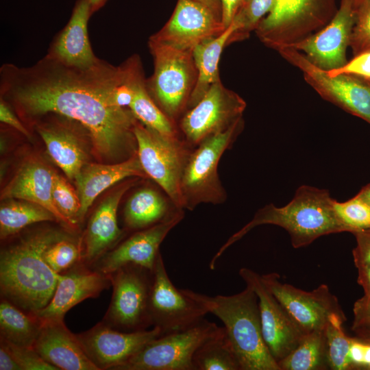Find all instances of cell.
Masks as SVG:
<instances>
[{
	"label": "cell",
	"instance_id": "obj_1",
	"mask_svg": "<svg viewBox=\"0 0 370 370\" xmlns=\"http://www.w3.org/2000/svg\"><path fill=\"white\" fill-rule=\"evenodd\" d=\"M122 82L121 65L101 59L82 69L45 56L29 67L8 63L0 69L1 98L20 119L33 125L53 113L76 121L88 131L97 155L110 161H123L137 153L138 120L115 102Z\"/></svg>",
	"mask_w": 370,
	"mask_h": 370
},
{
	"label": "cell",
	"instance_id": "obj_2",
	"mask_svg": "<svg viewBox=\"0 0 370 370\" xmlns=\"http://www.w3.org/2000/svg\"><path fill=\"white\" fill-rule=\"evenodd\" d=\"M73 232L47 226L28 231L0 251L1 297L35 314L45 308L55 291L59 274L44 258L49 245Z\"/></svg>",
	"mask_w": 370,
	"mask_h": 370
},
{
	"label": "cell",
	"instance_id": "obj_3",
	"mask_svg": "<svg viewBox=\"0 0 370 370\" xmlns=\"http://www.w3.org/2000/svg\"><path fill=\"white\" fill-rule=\"evenodd\" d=\"M334 201L328 190L300 186L286 206L277 207L269 204L259 209L247 224L220 247L210 262V269H214L216 262L229 247L261 225L284 228L296 249L307 246L322 236L346 232L335 214Z\"/></svg>",
	"mask_w": 370,
	"mask_h": 370
},
{
	"label": "cell",
	"instance_id": "obj_4",
	"mask_svg": "<svg viewBox=\"0 0 370 370\" xmlns=\"http://www.w3.org/2000/svg\"><path fill=\"white\" fill-rule=\"evenodd\" d=\"M183 291L223 323L241 370H280L264 342L258 298L251 288L232 295Z\"/></svg>",
	"mask_w": 370,
	"mask_h": 370
},
{
	"label": "cell",
	"instance_id": "obj_5",
	"mask_svg": "<svg viewBox=\"0 0 370 370\" xmlns=\"http://www.w3.org/2000/svg\"><path fill=\"white\" fill-rule=\"evenodd\" d=\"M153 59V75L146 79L147 90L162 112L175 124L188 110L197 82L193 52L149 40Z\"/></svg>",
	"mask_w": 370,
	"mask_h": 370
},
{
	"label": "cell",
	"instance_id": "obj_6",
	"mask_svg": "<svg viewBox=\"0 0 370 370\" xmlns=\"http://www.w3.org/2000/svg\"><path fill=\"white\" fill-rule=\"evenodd\" d=\"M243 127L242 117L225 131L207 137L191 150L181 182L183 209L191 210L200 204H220L225 201L227 195L219 177L218 165Z\"/></svg>",
	"mask_w": 370,
	"mask_h": 370
},
{
	"label": "cell",
	"instance_id": "obj_7",
	"mask_svg": "<svg viewBox=\"0 0 370 370\" xmlns=\"http://www.w3.org/2000/svg\"><path fill=\"white\" fill-rule=\"evenodd\" d=\"M336 11L335 0H276L255 32L263 44L277 51L318 32Z\"/></svg>",
	"mask_w": 370,
	"mask_h": 370
},
{
	"label": "cell",
	"instance_id": "obj_8",
	"mask_svg": "<svg viewBox=\"0 0 370 370\" xmlns=\"http://www.w3.org/2000/svg\"><path fill=\"white\" fill-rule=\"evenodd\" d=\"M137 155L147 176L183 209L181 182L192 147L180 136L162 134L138 121L134 127Z\"/></svg>",
	"mask_w": 370,
	"mask_h": 370
},
{
	"label": "cell",
	"instance_id": "obj_9",
	"mask_svg": "<svg viewBox=\"0 0 370 370\" xmlns=\"http://www.w3.org/2000/svg\"><path fill=\"white\" fill-rule=\"evenodd\" d=\"M108 275L113 291L102 321L126 332L145 330L152 326L149 297L153 271L129 264Z\"/></svg>",
	"mask_w": 370,
	"mask_h": 370
},
{
	"label": "cell",
	"instance_id": "obj_10",
	"mask_svg": "<svg viewBox=\"0 0 370 370\" xmlns=\"http://www.w3.org/2000/svg\"><path fill=\"white\" fill-rule=\"evenodd\" d=\"M219 328L204 319L188 329L161 335L114 370H194L196 350Z\"/></svg>",
	"mask_w": 370,
	"mask_h": 370
},
{
	"label": "cell",
	"instance_id": "obj_11",
	"mask_svg": "<svg viewBox=\"0 0 370 370\" xmlns=\"http://www.w3.org/2000/svg\"><path fill=\"white\" fill-rule=\"evenodd\" d=\"M277 51L302 72L304 80L323 99L370 124V81L351 75L330 77L303 53L290 47Z\"/></svg>",
	"mask_w": 370,
	"mask_h": 370
},
{
	"label": "cell",
	"instance_id": "obj_12",
	"mask_svg": "<svg viewBox=\"0 0 370 370\" xmlns=\"http://www.w3.org/2000/svg\"><path fill=\"white\" fill-rule=\"evenodd\" d=\"M245 108V100L219 81L184 114L177 125L183 139L195 147L207 137L227 130L243 117Z\"/></svg>",
	"mask_w": 370,
	"mask_h": 370
},
{
	"label": "cell",
	"instance_id": "obj_13",
	"mask_svg": "<svg viewBox=\"0 0 370 370\" xmlns=\"http://www.w3.org/2000/svg\"><path fill=\"white\" fill-rule=\"evenodd\" d=\"M149 311L152 326L159 328L162 335L188 329L209 313L171 282L160 253L153 269Z\"/></svg>",
	"mask_w": 370,
	"mask_h": 370
},
{
	"label": "cell",
	"instance_id": "obj_14",
	"mask_svg": "<svg viewBox=\"0 0 370 370\" xmlns=\"http://www.w3.org/2000/svg\"><path fill=\"white\" fill-rule=\"evenodd\" d=\"M239 275L257 295L262 336L277 361L292 352L306 333L264 284L261 275L241 268Z\"/></svg>",
	"mask_w": 370,
	"mask_h": 370
},
{
	"label": "cell",
	"instance_id": "obj_15",
	"mask_svg": "<svg viewBox=\"0 0 370 370\" xmlns=\"http://www.w3.org/2000/svg\"><path fill=\"white\" fill-rule=\"evenodd\" d=\"M262 280L293 319L307 334L324 329L333 314L345 315L337 298L322 284L305 291L282 282L276 273L261 275Z\"/></svg>",
	"mask_w": 370,
	"mask_h": 370
},
{
	"label": "cell",
	"instance_id": "obj_16",
	"mask_svg": "<svg viewBox=\"0 0 370 370\" xmlns=\"http://www.w3.org/2000/svg\"><path fill=\"white\" fill-rule=\"evenodd\" d=\"M225 29L221 21L204 4L196 0H177L169 20L149 40L193 52L196 46Z\"/></svg>",
	"mask_w": 370,
	"mask_h": 370
},
{
	"label": "cell",
	"instance_id": "obj_17",
	"mask_svg": "<svg viewBox=\"0 0 370 370\" xmlns=\"http://www.w3.org/2000/svg\"><path fill=\"white\" fill-rule=\"evenodd\" d=\"M356 21L350 0H341L331 21L318 32L290 47L303 53L314 65L324 70L338 69L347 62L346 51Z\"/></svg>",
	"mask_w": 370,
	"mask_h": 370
},
{
	"label": "cell",
	"instance_id": "obj_18",
	"mask_svg": "<svg viewBox=\"0 0 370 370\" xmlns=\"http://www.w3.org/2000/svg\"><path fill=\"white\" fill-rule=\"evenodd\" d=\"M161 335L160 330L156 327L126 332L115 330L102 321L76 334L88 357L99 370H114Z\"/></svg>",
	"mask_w": 370,
	"mask_h": 370
},
{
	"label": "cell",
	"instance_id": "obj_19",
	"mask_svg": "<svg viewBox=\"0 0 370 370\" xmlns=\"http://www.w3.org/2000/svg\"><path fill=\"white\" fill-rule=\"evenodd\" d=\"M184 217V209H177L164 221L136 231L127 239L106 252L90 267L106 275L129 264L139 265L153 271L160 253V244Z\"/></svg>",
	"mask_w": 370,
	"mask_h": 370
},
{
	"label": "cell",
	"instance_id": "obj_20",
	"mask_svg": "<svg viewBox=\"0 0 370 370\" xmlns=\"http://www.w3.org/2000/svg\"><path fill=\"white\" fill-rule=\"evenodd\" d=\"M42 138L47 153L66 177L75 180L86 163L79 135L85 127L73 119L47 114L32 125Z\"/></svg>",
	"mask_w": 370,
	"mask_h": 370
},
{
	"label": "cell",
	"instance_id": "obj_21",
	"mask_svg": "<svg viewBox=\"0 0 370 370\" xmlns=\"http://www.w3.org/2000/svg\"><path fill=\"white\" fill-rule=\"evenodd\" d=\"M110 286L108 275L80 262L59 274L51 300L35 314L42 321L63 320L67 311L74 306L86 299L98 297Z\"/></svg>",
	"mask_w": 370,
	"mask_h": 370
},
{
	"label": "cell",
	"instance_id": "obj_22",
	"mask_svg": "<svg viewBox=\"0 0 370 370\" xmlns=\"http://www.w3.org/2000/svg\"><path fill=\"white\" fill-rule=\"evenodd\" d=\"M134 181L118 186L98 206L88 220L82 238V262L91 267L112 249L123 235L117 223V209Z\"/></svg>",
	"mask_w": 370,
	"mask_h": 370
},
{
	"label": "cell",
	"instance_id": "obj_23",
	"mask_svg": "<svg viewBox=\"0 0 370 370\" xmlns=\"http://www.w3.org/2000/svg\"><path fill=\"white\" fill-rule=\"evenodd\" d=\"M92 12L89 0H77L64 28L56 36L46 56L68 66L89 69L100 59L93 53L88 34Z\"/></svg>",
	"mask_w": 370,
	"mask_h": 370
},
{
	"label": "cell",
	"instance_id": "obj_24",
	"mask_svg": "<svg viewBox=\"0 0 370 370\" xmlns=\"http://www.w3.org/2000/svg\"><path fill=\"white\" fill-rule=\"evenodd\" d=\"M32 347L58 370H99L63 320L42 321Z\"/></svg>",
	"mask_w": 370,
	"mask_h": 370
},
{
	"label": "cell",
	"instance_id": "obj_25",
	"mask_svg": "<svg viewBox=\"0 0 370 370\" xmlns=\"http://www.w3.org/2000/svg\"><path fill=\"white\" fill-rule=\"evenodd\" d=\"M55 174L43 162L34 159L29 160L19 168L1 190V199H22L38 204L53 214L60 225L75 232L76 230L54 204L52 190Z\"/></svg>",
	"mask_w": 370,
	"mask_h": 370
},
{
	"label": "cell",
	"instance_id": "obj_26",
	"mask_svg": "<svg viewBox=\"0 0 370 370\" xmlns=\"http://www.w3.org/2000/svg\"><path fill=\"white\" fill-rule=\"evenodd\" d=\"M131 177H148L137 153L130 158L114 164H86L74 180L81 208L79 224L94 200L103 191L116 183Z\"/></svg>",
	"mask_w": 370,
	"mask_h": 370
},
{
	"label": "cell",
	"instance_id": "obj_27",
	"mask_svg": "<svg viewBox=\"0 0 370 370\" xmlns=\"http://www.w3.org/2000/svg\"><path fill=\"white\" fill-rule=\"evenodd\" d=\"M121 66L124 79L132 91L129 109L135 118L146 127L162 134L180 136L177 124L162 112L149 95L139 56L132 55Z\"/></svg>",
	"mask_w": 370,
	"mask_h": 370
},
{
	"label": "cell",
	"instance_id": "obj_28",
	"mask_svg": "<svg viewBox=\"0 0 370 370\" xmlns=\"http://www.w3.org/2000/svg\"><path fill=\"white\" fill-rule=\"evenodd\" d=\"M177 208L171 199L160 191L143 187L127 201L123 220L128 230L138 231L154 225L169 217Z\"/></svg>",
	"mask_w": 370,
	"mask_h": 370
},
{
	"label": "cell",
	"instance_id": "obj_29",
	"mask_svg": "<svg viewBox=\"0 0 370 370\" xmlns=\"http://www.w3.org/2000/svg\"><path fill=\"white\" fill-rule=\"evenodd\" d=\"M235 30L234 25L231 23L222 34L204 40L193 49V58L197 69V78L189 100L188 110L203 97L212 84L221 81L219 73V60L223 49L228 45V40Z\"/></svg>",
	"mask_w": 370,
	"mask_h": 370
},
{
	"label": "cell",
	"instance_id": "obj_30",
	"mask_svg": "<svg viewBox=\"0 0 370 370\" xmlns=\"http://www.w3.org/2000/svg\"><path fill=\"white\" fill-rule=\"evenodd\" d=\"M42 323L35 314L1 297L0 338L15 345L32 347Z\"/></svg>",
	"mask_w": 370,
	"mask_h": 370
},
{
	"label": "cell",
	"instance_id": "obj_31",
	"mask_svg": "<svg viewBox=\"0 0 370 370\" xmlns=\"http://www.w3.org/2000/svg\"><path fill=\"white\" fill-rule=\"evenodd\" d=\"M0 207L1 241L16 235L34 223L56 221V217L45 208L25 200L8 199Z\"/></svg>",
	"mask_w": 370,
	"mask_h": 370
},
{
	"label": "cell",
	"instance_id": "obj_32",
	"mask_svg": "<svg viewBox=\"0 0 370 370\" xmlns=\"http://www.w3.org/2000/svg\"><path fill=\"white\" fill-rule=\"evenodd\" d=\"M325 328L307 333L292 352L278 362L280 370L330 369Z\"/></svg>",
	"mask_w": 370,
	"mask_h": 370
},
{
	"label": "cell",
	"instance_id": "obj_33",
	"mask_svg": "<svg viewBox=\"0 0 370 370\" xmlns=\"http://www.w3.org/2000/svg\"><path fill=\"white\" fill-rule=\"evenodd\" d=\"M193 363L194 370H241L224 327L198 347Z\"/></svg>",
	"mask_w": 370,
	"mask_h": 370
},
{
	"label": "cell",
	"instance_id": "obj_34",
	"mask_svg": "<svg viewBox=\"0 0 370 370\" xmlns=\"http://www.w3.org/2000/svg\"><path fill=\"white\" fill-rule=\"evenodd\" d=\"M275 2L276 0H243L231 23L236 27V30L232 34L228 45L247 38L272 11Z\"/></svg>",
	"mask_w": 370,
	"mask_h": 370
},
{
	"label": "cell",
	"instance_id": "obj_35",
	"mask_svg": "<svg viewBox=\"0 0 370 370\" xmlns=\"http://www.w3.org/2000/svg\"><path fill=\"white\" fill-rule=\"evenodd\" d=\"M345 320V315L333 314L325 328L330 369H351L348 358L351 337L343 328Z\"/></svg>",
	"mask_w": 370,
	"mask_h": 370
},
{
	"label": "cell",
	"instance_id": "obj_36",
	"mask_svg": "<svg viewBox=\"0 0 370 370\" xmlns=\"http://www.w3.org/2000/svg\"><path fill=\"white\" fill-rule=\"evenodd\" d=\"M74 233L52 243L44 252L45 260L58 274L82 262V238H77Z\"/></svg>",
	"mask_w": 370,
	"mask_h": 370
},
{
	"label": "cell",
	"instance_id": "obj_37",
	"mask_svg": "<svg viewBox=\"0 0 370 370\" xmlns=\"http://www.w3.org/2000/svg\"><path fill=\"white\" fill-rule=\"evenodd\" d=\"M334 210L346 232L370 231V205L358 195L343 202L335 200Z\"/></svg>",
	"mask_w": 370,
	"mask_h": 370
},
{
	"label": "cell",
	"instance_id": "obj_38",
	"mask_svg": "<svg viewBox=\"0 0 370 370\" xmlns=\"http://www.w3.org/2000/svg\"><path fill=\"white\" fill-rule=\"evenodd\" d=\"M52 197L56 208L77 231L81 208L79 196L71 184L57 173L54 177Z\"/></svg>",
	"mask_w": 370,
	"mask_h": 370
},
{
	"label": "cell",
	"instance_id": "obj_39",
	"mask_svg": "<svg viewBox=\"0 0 370 370\" xmlns=\"http://www.w3.org/2000/svg\"><path fill=\"white\" fill-rule=\"evenodd\" d=\"M349 46L354 56L370 51V0H363L356 8Z\"/></svg>",
	"mask_w": 370,
	"mask_h": 370
},
{
	"label": "cell",
	"instance_id": "obj_40",
	"mask_svg": "<svg viewBox=\"0 0 370 370\" xmlns=\"http://www.w3.org/2000/svg\"><path fill=\"white\" fill-rule=\"evenodd\" d=\"M0 343L10 350L22 370H58L45 361L33 347L15 345L2 338Z\"/></svg>",
	"mask_w": 370,
	"mask_h": 370
},
{
	"label": "cell",
	"instance_id": "obj_41",
	"mask_svg": "<svg viewBox=\"0 0 370 370\" xmlns=\"http://www.w3.org/2000/svg\"><path fill=\"white\" fill-rule=\"evenodd\" d=\"M325 71L330 77L351 75L370 81V51L354 56L353 59L338 69Z\"/></svg>",
	"mask_w": 370,
	"mask_h": 370
},
{
	"label": "cell",
	"instance_id": "obj_42",
	"mask_svg": "<svg viewBox=\"0 0 370 370\" xmlns=\"http://www.w3.org/2000/svg\"><path fill=\"white\" fill-rule=\"evenodd\" d=\"M352 330L356 336L370 337V298L366 295L356 300L353 308Z\"/></svg>",
	"mask_w": 370,
	"mask_h": 370
},
{
	"label": "cell",
	"instance_id": "obj_43",
	"mask_svg": "<svg viewBox=\"0 0 370 370\" xmlns=\"http://www.w3.org/2000/svg\"><path fill=\"white\" fill-rule=\"evenodd\" d=\"M356 245L353 249V257L356 267L370 265V231L354 234Z\"/></svg>",
	"mask_w": 370,
	"mask_h": 370
},
{
	"label": "cell",
	"instance_id": "obj_44",
	"mask_svg": "<svg viewBox=\"0 0 370 370\" xmlns=\"http://www.w3.org/2000/svg\"><path fill=\"white\" fill-rule=\"evenodd\" d=\"M0 121L18 132L29 138L30 134L27 128L20 120L18 116L15 113L10 105L1 98L0 99Z\"/></svg>",
	"mask_w": 370,
	"mask_h": 370
},
{
	"label": "cell",
	"instance_id": "obj_45",
	"mask_svg": "<svg viewBox=\"0 0 370 370\" xmlns=\"http://www.w3.org/2000/svg\"><path fill=\"white\" fill-rule=\"evenodd\" d=\"M243 0H220L221 22L227 28L232 22Z\"/></svg>",
	"mask_w": 370,
	"mask_h": 370
},
{
	"label": "cell",
	"instance_id": "obj_46",
	"mask_svg": "<svg viewBox=\"0 0 370 370\" xmlns=\"http://www.w3.org/2000/svg\"><path fill=\"white\" fill-rule=\"evenodd\" d=\"M0 370H22L10 350L0 343Z\"/></svg>",
	"mask_w": 370,
	"mask_h": 370
},
{
	"label": "cell",
	"instance_id": "obj_47",
	"mask_svg": "<svg viewBox=\"0 0 370 370\" xmlns=\"http://www.w3.org/2000/svg\"><path fill=\"white\" fill-rule=\"evenodd\" d=\"M358 283L362 287L365 295L370 298V265L357 267Z\"/></svg>",
	"mask_w": 370,
	"mask_h": 370
},
{
	"label": "cell",
	"instance_id": "obj_48",
	"mask_svg": "<svg viewBox=\"0 0 370 370\" xmlns=\"http://www.w3.org/2000/svg\"><path fill=\"white\" fill-rule=\"evenodd\" d=\"M209 8L221 21V6L220 0H196Z\"/></svg>",
	"mask_w": 370,
	"mask_h": 370
},
{
	"label": "cell",
	"instance_id": "obj_49",
	"mask_svg": "<svg viewBox=\"0 0 370 370\" xmlns=\"http://www.w3.org/2000/svg\"><path fill=\"white\" fill-rule=\"evenodd\" d=\"M357 195L370 205V183L362 187Z\"/></svg>",
	"mask_w": 370,
	"mask_h": 370
},
{
	"label": "cell",
	"instance_id": "obj_50",
	"mask_svg": "<svg viewBox=\"0 0 370 370\" xmlns=\"http://www.w3.org/2000/svg\"><path fill=\"white\" fill-rule=\"evenodd\" d=\"M108 0H89L92 14L102 8Z\"/></svg>",
	"mask_w": 370,
	"mask_h": 370
},
{
	"label": "cell",
	"instance_id": "obj_51",
	"mask_svg": "<svg viewBox=\"0 0 370 370\" xmlns=\"http://www.w3.org/2000/svg\"><path fill=\"white\" fill-rule=\"evenodd\" d=\"M362 1L363 0H350L355 8H356Z\"/></svg>",
	"mask_w": 370,
	"mask_h": 370
},
{
	"label": "cell",
	"instance_id": "obj_52",
	"mask_svg": "<svg viewBox=\"0 0 370 370\" xmlns=\"http://www.w3.org/2000/svg\"><path fill=\"white\" fill-rule=\"evenodd\" d=\"M360 338H361V337H360ZM362 338L366 339V340H367V341H369L370 342V337H369V338ZM368 370H370V367H369Z\"/></svg>",
	"mask_w": 370,
	"mask_h": 370
}]
</instances>
